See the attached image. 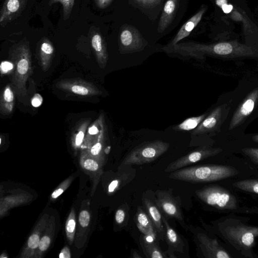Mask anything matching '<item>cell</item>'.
Wrapping results in <instances>:
<instances>
[{"label": "cell", "instance_id": "obj_1", "mask_svg": "<svg viewBox=\"0 0 258 258\" xmlns=\"http://www.w3.org/2000/svg\"><path fill=\"white\" fill-rule=\"evenodd\" d=\"M162 49L168 53H175L183 56L199 59L203 58L205 55L228 58L258 57L257 49L235 41L210 44L195 42H182L169 48L163 47Z\"/></svg>", "mask_w": 258, "mask_h": 258}, {"label": "cell", "instance_id": "obj_2", "mask_svg": "<svg viewBox=\"0 0 258 258\" xmlns=\"http://www.w3.org/2000/svg\"><path fill=\"white\" fill-rule=\"evenodd\" d=\"M238 173L230 166L206 165L181 168L171 172L168 177L190 182H207L227 178Z\"/></svg>", "mask_w": 258, "mask_h": 258}, {"label": "cell", "instance_id": "obj_3", "mask_svg": "<svg viewBox=\"0 0 258 258\" xmlns=\"http://www.w3.org/2000/svg\"><path fill=\"white\" fill-rule=\"evenodd\" d=\"M15 71L12 84L16 93L20 96L26 94L27 80L32 73L31 54L28 45L21 44L12 50L10 54Z\"/></svg>", "mask_w": 258, "mask_h": 258}, {"label": "cell", "instance_id": "obj_4", "mask_svg": "<svg viewBox=\"0 0 258 258\" xmlns=\"http://www.w3.org/2000/svg\"><path fill=\"white\" fill-rule=\"evenodd\" d=\"M169 148V143L161 140L144 143L133 149L125 157L122 164L142 165L152 162L165 153Z\"/></svg>", "mask_w": 258, "mask_h": 258}, {"label": "cell", "instance_id": "obj_5", "mask_svg": "<svg viewBox=\"0 0 258 258\" xmlns=\"http://www.w3.org/2000/svg\"><path fill=\"white\" fill-rule=\"evenodd\" d=\"M198 198L207 204L219 210H234L237 208L235 197L226 189L215 185L207 186L196 191Z\"/></svg>", "mask_w": 258, "mask_h": 258}, {"label": "cell", "instance_id": "obj_6", "mask_svg": "<svg viewBox=\"0 0 258 258\" xmlns=\"http://www.w3.org/2000/svg\"><path fill=\"white\" fill-rule=\"evenodd\" d=\"M225 237L235 246L242 250L250 249L258 237V227L238 223L224 230Z\"/></svg>", "mask_w": 258, "mask_h": 258}, {"label": "cell", "instance_id": "obj_7", "mask_svg": "<svg viewBox=\"0 0 258 258\" xmlns=\"http://www.w3.org/2000/svg\"><path fill=\"white\" fill-rule=\"evenodd\" d=\"M147 44L148 42L134 27L125 25L120 29L119 47L121 53L127 54L141 51Z\"/></svg>", "mask_w": 258, "mask_h": 258}, {"label": "cell", "instance_id": "obj_8", "mask_svg": "<svg viewBox=\"0 0 258 258\" xmlns=\"http://www.w3.org/2000/svg\"><path fill=\"white\" fill-rule=\"evenodd\" d=\"M220 148L203 147L199 148L170 163L165 169V172H170L182 168L207 158L216 155L221 152Z\"/></svg>", "mask_w": 258, "mask_h": 258}, {"label": "cell", "instance_id": "obj_9", "mask_svg": "<svg viewBox=\"0 0 258 258\" xmlns=\"http://www.w3.org/2000/svg\"><path fill=\"white\" fill-rule=\"evenodd\" d=\"M156 204L167 217L183 221V216L179 202L167 190L156 192Z\"/></svg>", "mask_w": 258, "mask_h": 258}, {"label": "cell", "instance_id": "obj_10", "mask_svg": "<svg viewBox=\"0 0 258 258\" xmlns=\"http://www.w3.org/2000/svg\"><path fill=\"white\" fill-rule=\"evenodd\" d=\"M257 100L258 88H256L248 94L233 114L229 130H232L240 125L251 113Z\"/></svg>", "mask_w": 258, "mask_h": 258}, {"label": "cell", "instance_id": "obj_11", "mask_svg": "<svg viewBox=\"0 0 258 258\" xmlns=\"http://www.w3.org/2000/svg\"><path fill=\"white\" fill-rule=\"evenodd\" d=\"M57 87L76 95L89 96L99 95L98 89L90 83L81 80H71L59 82Z\"/></svg>", "mask_w": 258, "mask_h": 258}, {"label": "cell", "instance_id": "obj_12", "mask_svg": "<svg viewBox=\"0 0 258 258\" xmlns=\"http://www.w3.org/2000/svg\"><path fill=\"white\" fill-rule=\"evenodd\" d=\"M200 246L205 257L229 258L232 256L221 246L216 239L199 233L197 235Z\"/></svg>", "mask_w": 258, "mask_h": 258}, {"label": "cell", "instance_id": "obj_13", "mask_svg": "<svg viewBox=\"0 0 258 258\" xmlns=\"http://www.w3.org/2000/svg\"><path fill=\"white\" fill-rule=\"evenodd\" d=\"M26 0H5L0 12V24L5 26L20 16L25 8Z\"/></svg>", "mask_w": 258, "mask_h": 258}, {"label": "cell", "instance_id": "obj_14", "mask_svg": "<svg viewBox=\"0 0 258 258\" xmlns=\"http://www.w3.org/2000/svg\"><path fill=\"white\" fill-rule=\"evenodd\" d=\"M224 106L215 108L194 130L192 135H198L213 132L221 122Z\"/></svg>", "mask_w": 258, "mask_h": 258}, {"label": "cell", "instance_id": "obj_15", "mask_svg": "<svg viewBox=\"0 0 258 258\" xmlns=\"http://www.w3.org/2000/svg\"><path fill=\"white\" fill-rule=\"evenodd\" d=\"M206 11V7L203 5L197 13L189 19L181 27L173 39L167 46H164V47L169 48L172 47L180 40L187 37L191 31L200 22Z\"/></svg>", "mask_w": 258, "mask_h": 258}, {"label": "cell", "instance_id": "obj_16", "mask_svg": "<svg viewBox=\"0 0 258 258\" xmlns=\"http://www.w3.org/2000/svg\"><path fill=\"white\" fill-rule=\"evenodd\" d=\"M143 203L156 231L157 236L163 238L165 232V227L159 209L152 201L144 198Z\"/></svg>", "mask_w": 258, "mask_h": 258}, {"label": "cell", "instance_id": "obj_17", "mask_svg": "<svg viewBox=\"0 0 258 258\" xmlns=\"http://www.w3.org/2000/svg\"><path fill=\"white\" fill-rule=\"evenodd\" d=\"M180 0H167L158 23L157 31L163 32L172 22Z\"/></svg>", "mask_w": 258, "mask_h": 258}, {"label": "cell", "instance_id": "obj_18", "mask_svg": "<svg viewBox=\"0 0 258 258\" xmlns=\"http://www.w3.org/2000/svg\"><path fill=\"white\" fill-rule=\"evenodd\" d=\"M91 45L101 68H104L108 60L106 45L101 35L96 32L91 37Z\"/></svg>", "mask_w": 258, "mask_h": 258}, {"label": "cell", "instance_id": "obj_19", "mask_svg": "<svg viewBox=\"0 0 258 258\" xmlns=\"http://www.w3.org/2000/svg\"><path fill=\"white\" fill-rule=\"evenodd\" d=\"M136 217L137 225L139 230L146 236L155 239L157 234L148 214H146L141 207H138Z\"/></svg>", "mask_w": 258, "mask_h": 258}, {"label": "cell", "instance_id": "obj_20", "mask_svg": "<svg viewBox=\"0 0 258 258\" xmlns=\"http://www.w3.org/2000/svg\"><path fill=\"white\" fill-rule=\"evenodd\" d=\"M165 227V233L168 244L172 249L180 252L183 251V243L179 234L169 225L166 218L162 217Z\"/></svg>", "mask_w": 258, "mask_h": 258}, {"label": "cell", "instance_id": "obj_21", "mask_svg": "<svg viewBox=\"0 0 258 258\" xmlns=\"http://www.w3.org/2000/svg\"><path fill=\"white\" fill-rule=\"evenodd\" d=\"M54 54V47L50 41L44 38L42 41L39 48L40 64L46 71L50 67Z\"/></svg>", "mask_w": 258, "mask_h": 258}, {"label": "cell", "instance_id": "obj_22", "mask_svg": "<svg viewBox=\"0 0 258 258\" xmlns=\"http://www.w3.org/2000/svg\"><path fill=\"white\" fill-rule=\"evenodd\" d=\"M14 106V95L13 91L9 85L5 88L1 97L0 111L1 113L7 115L13 111Z\"/></svg>", "mask_w": 258, "mask_h": 258}, {"label": "cell", "instance_id": "obj_23", "mask_svg": "<svg viewBox=\"0 0 258 258\" xmlns=\"http://www.w3.org/2000/svg\"><path fill=\"white\" fill-rule=\"evenodd\" d=\"M207 116V113L198 116L191 117L185 119L174 127L176 131H189L195 129Z\"/></svg>", "mask_w": 258, "mask_h": 258}, {"label": "cell", "instance_id": "obj_24", "mask_svg": "<svg viewBox=\"0 0 258 258\" xmlns=\"http://www.w3.org/2000/svg\"><path fill=\"white\" fill-rule=\"evenodd\" d=\"M143 249L146 256L151 258H163L165 256L157 244L148 239L143 241Z\"/></svg>", "mask_w": 258, "mask_h": 258}, {"label": "cell", "instance_id": "obj_25", "mask_svg": "<svg viewBox=\"0 0 258 258\" xmlns=\"http://www.w3.org/2000/svg\"><path fill=\"white\" fill-rule=\"evenodd\" d=\"M233 185L241 190L258 194V179H245L236 181Z\"/></svg>", "mask_w": 258, "mask_h": 258}, {"label": "cell", "instance_id": "obj_26", "mask_svg": "<svg viewBox=\"0 0 258 258\" xmlns=\"http://www.w3.org/2000/svg\"><path fill=\"white\" fill-rule=\"evenodd\" d=\"M75 0H50L49 5H51L56 3H60L63 8V17L67 20L72 12Z\"/></svg>", "mask_w": 258, "mask_h": 258}, {"label": "cell", "instance_id": "obj_27", "mask_svg": "<svg viewBox=\"0 0 258 258\" xmlns=\"http://www.w3.org/2000/svg\"><path fill=\"white\" fill-rule=\"evenodd\" d=\"M243 153L247 156L255 164L258 165V148H245L242 149Z\"/></svg>", "mask_w": 258, "mask_h": 258}, {"label": "cell", "instance_id": "obj_28", "mask_svg": "<svg viewBox=\"0 0 258 258\" xmlns=\"http://www.w3.org/2000/svg\"><path fill=\"white\" fill-rule=\"evenodd\" d=\"M79 223L82 227H86L89 225L90 221V215L88 211L86 210L82 211L79 218Z\"/></svg>", "mask_w": 258, "mask_h": 258}, {"label": "cell", "instance_id": "obj_29", "mask_svg": "<svg viewBox=\"0 0 258 258\" xmlns=\"http://www.w3.org/2000/svg\"><path fill=\"white\" fill-rule=\"evenodd\" d=\"M14 68V65L13 62L9 61H3L1 62L0 68L1 74H5L11 70L13 71Z\"/></svg>", "mask_w": 258, "mask_h": 258}, {"label": "cell", "instance_id": "obj_30", "mask_svg": "<svg viewBox=\"0 0 258 258\" xmlns=\"http://www.w3.org/2000/svg\"><path fill=\"white\" fill-rule=\"evenodd\" d=\"M140 6L145 7H153L158 5L161 0H134Z\"/></svg>", "mask_w": 258, "mask_h": 258}, {"label": "cell", "instance_id": "obj_31", "mask_svg": "<svg viewBox=\"0 0 258 258\" xmlns=\"http://www.w3.org/2000/svg\"><path fill=\"white\" fill-rule=\"evenodd\" d=\"M39 242L40 239L38 235L33 234L28 239V245L30 248L34 249L39 246Z\"/></svg>", "mask_w": 258, "mask_h": 258}, {"label": "cell", "instance_id": "obj_32", "mask_svg": "<svg viewBox=\"0 0 258 258\" xmlns=\"http://www.w3.org/2000/svg\"><path fill=\"white\" fill-rule=\"evenodd\" d=\"M84 167L87 170L95 171L98 168V164L95 161L88 159L85 161Z\"/></svg>", "mask_w": 258, "mask_h": 258}, {"label": "cell", "instance_id": "obj_33", "mask_svg": "<svg viewBox=\"0 0 258 258\" xmlns=\"http://www.w3.org/2000/svg\"><path fill=\"white\" fill-rule=\"evenodd\" d=\"M50 239L49 237L45 236L40 240L39 248L42 251L46 250L49 246Z\"/></svg>", "mask_w": 258, "mask_h": 258}, {"label": "cell", "instance_id": "obj_34", "mask_svg": "<svg viewBox=\"0 0 258 258\" xmlns=\"http://www.w3.org/2000/svg\"><path fill=\"white\" fill-rule=\"evenodd\" d=\"M125 212L121 209L117 210L115 215L116 222L118 224H121L125 218Z\"/></svg>", "mask_w": 258, "mask_h": 258}, {"label": "cell", "instance_id": "obj_35", "mask_svg": "<svg viewBox=\"0 0 258 258\" xmlns=\"http://www.w3.org/2000/svg\"><path fill=\"white\" fill-rule=\"evenodd\" d=\"M43 102V98L39 94H35L31 99V104L34 107L40 106Z\"/></svg>", "mask_w": 258, "mask_h": 258}, {"label": "cell", "instance_id": "obj_36", "mask_svg": "<svg viewBox=\"0 0 258 258\" xmlns=\"http://www.w3.org/2000/svg\"><path fill=\"white\" fill-rule=\"evenodd\" d=\"M112 0H95L97 6L100 9H105L108 7Z\"/></svg>", "mask_w": 258, "mask_h": 258}, {"label": "cell", "instance_id": "obj_37", "mask_svg": "<svg viewBox=\"0 0 258 258\" xmlns=\"http://www.w3.org/2000/svg\"><path fill=\"white\" fill-rule=\"evenodd\" d=\"M102 149V144L98 142L95 144L91 148V152L93 155H98L101 151Z\"/></svg>", "mask_w": 258, "mask_h": 258}, {"label": "cell", "instance_id": "obj_38", "mask_svg": "<svg viewBox=\"0 0 258 258\" xmlns=\"http://www.w3.org/2000/svg\"><path fill=\"white\" fill-rule=\"evenodd\" d=\"M84 137V132L83 131H80L77 134L75 139L76 144L79 146L82 143Z\"/></svg>", "mask_w": 258, "mask_h": 258}, {"label": "cell", "instance_id": "obj_39", "mask_svg": "<svg viewBox=\"0 0 258 258\" xmlns=\"http://www.w3.org/2000/svg\"><path fill=\"white\" fill-rule=\"evenodd\" d=\"M120 181L119 180H113L109 185L108 186V191L109 192H113L115 189L118 187L119 186Z\"/></svg>", "mask_w": 258, "mask_h": 258}, {"label": "cell", "instance_id": "obj_40", "mask_svg": "<svg viewBox=\"0 0 258 258\" xmlns=\"http://www.w3.org/2000/svg\"><path fill=\"white\" fill-rule=\"evenodd\" d=\"M76 223L73 219H71L69 221L67 225V230L69 232H73L75 228Z\"/></svg>", "mask_w": 258, "mask_h": 258}, {"label": "cell", "instance_id": "obj_41", "mask_svg": "<svg viewBox=\"0 0 258 258\" xmlns=\"http://www.w3.org/2000/svg\"><path fill=\"white\" fill-rule=\"evenodd\" d=\"M88 132L90 135H94L98 133L99 130L96 126L93 125L89 128Z\"/></svg>", "mask_w": 258, "mask_h": 258}, {"label": "cell", "instance_id": "obj_42", "mask_svg": "<svg viewBox=\"0 0 258 258\" xmlns=\"http://www.w3.org/2000/svg\"><path fill=\"white\" fill-rule=\"evenodd\" d=\"M63 190L62 189L59 188L56 190H55L51 195L52 198L55 199L60 196Z\"/></svg>", "mask_w": 258, "mask_h": 258}, {"label": "cell", "instance_id": "obj_43", "mask_svg": "<svg viewBox=\"0 0 258 258\" xmlns=\"http://www.w3.org/2000/svg\"><path fill=\"white\" fill-rule=\"evenodd\" d=\"M63 254V257H70L69 250L67 248H64L61 252Z\"/></svg>", "mask_w": 258, "mask_h": 258}, {"label": "cell", "instance_id": "obj_44", "mask_svg": "<svg viewBox=\"0 0 258 258\" xmlns=\"http://www.w3.org/2000/svg\"><path fill=\"white\" fill-rule=\"evenodd\" d=\"M252 140L255 142L258 143V134L252 137Z\"/></svg>", "mask_w": 258, "mask_h": 258}, {"label": "cell", "instance_id": "obj_45", "mask_svg": "<svg viewBox=\"0 0 258 258\" xmlns=\"http://www.w3.org/2000/svg\"><path fill=\"white\" fill-rule=\"evenodd\" d=\"M110 147H108L106 148V149L105 150V152L106 153V154H108L109 151H110Z\"/></svg>", "mask_w": 258, "mask_h": 258}]
</instances>
